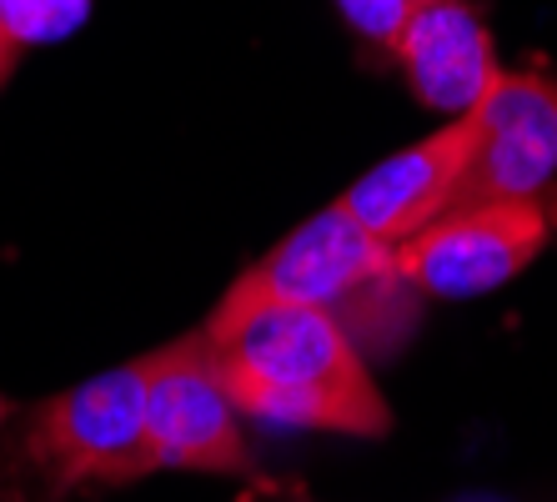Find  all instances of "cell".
Returning <instances> with one entry per match:
<instances>
[{
	"label": "cell",
	"mask_w": 557,
	"mask_h": 502,
	"mask_svg": "<svg viewBox=\"0 0 557 502\" xmlns=\"http://www.w3.org/2000/svg\"><path fill=\"white\" fill-rule=\"evenodd\" d=\"M201 332L242 417L347 438H382L392 427L367 362L332 311L221 296Z\"/></svg>",
	"instance_id": "obj_1"
},
{
	"label": "cell",
	"mask_w": 557,
	"mask_h": 502,
	"mask_svg": "<svg viewBox=\"0 0 557 502\" xmlns=\"http://www.w3.org/2000/svg\"><path fill=\"white\" fill-rule=\"evenodd\" d=\"M397 282L392 246H382L342 201L307 217L292 236L251 261L232 282L226 296H261V302H301L337 317L347 302L367 296L372 286Z\"/></svg>",
	"instance_id": "obj_5"
},
{
	"label": "cell",
	"mask_w": 557,
	"mask_h": 502,
	"mask_svg": "<svg viewBox=\"0 0 557 502\" xmlns=\"http://www.w3.org/2000/svg\"><path fill=\"white\" fill-rule=\"evenodd\" d=\"M151 352L55 397H0V502H65L156 473L146 448Z\"/></svg>",
	"instance_id": "obj_2"
},
{
	"label": "cell",
	"mask_w": 557,
	"mask_h": 502,
	"mask_svg": "<svg viewBox=\"0 0 557 502\" xmlns=\"http://www.w3.org/2000/svg\"><path fill=\"white\" fill-rule=\"evenodd\" d=\"M557 232V186L537 196H507L442 211L432 226L392 246V271L403 286L432 296H482L507 286L543 257Z\"/></svg>",
	"instance_id": "obj_3"
},
{
	"label": "cell",
	"mask_w": 557,
	"mask_h": 502,
	"mask_svg": "<svg viewBox=\"0 0 557 502\" xmlns=\"http://www.w3.org/2000/svg\"><path fill=\"white\" fill-rule=\"evenodd\" d=\"M15 51H21V46H15L11 36H5V21H0V86H5V76H11V65H15Z\"/></svg>",
	"instance_id": "obj_11"
},
{
	"label": "cell",
	"mask_w": 557,
	"mask_h": 502,
	"mask_svg": "<svg viewBox=\"0 0 557 502\" xmlns=\"http://www.w3.org/2000/svg\"><path fill=\"white\" fill-rule=\"evenodd\" d=\"M547 186H557V81L503 71L472 106V156L453 207L537 196Z\"/></svg>",
	"instance_id": "obj_6"
},
{
	"label": "cell",
	"mask_w": 557,
	"mask_h": 502,
	"mask_svg": "<svg viewBox=\"0 0 557 502\" xmlns=\"http://www.w3.org/2000/svg\"><path fill=\"white\" fill-rule=\"evenodd\" d=\"M392 56L403 61L417 101L428 111H442L447 121L467 117L493 90V81L503 76L493 51V30L467 0H428L407 21Z\"/></svg>",
	"instance_id": "obj_8"
},
{
	"label": "cell",
	"mask_w": 557,
	"mask_h": 502,
	"mask_svg": "<svg viewBox=\"0 0 557 502\" xmlns=\"http://www.w3.org/2000/svg\"><path fill=\"white\" fill-rule=\"evenodd\" d=\"M467 156H472V111L442 121L432 136L403 146L387 161H376L367 176L351 181L337 201L382 246H403L407 236L432 226L442 211H453Z\"/></svg>",
	"instance_id": "obj_7"
},
{
	"label": "cell",
	"mask_w": 557,
	"mask_h": 502,
	"mask_svg": "<svg viewBox=\"0 0 557 502\" xmlns=\"http://www.w3.org/2000/svg\"><path fill=\"white\" fill-rule=\"evenodd\" d=\"M91 0H0V21L15 46H51L86 26Z\"/></svg>",
	"instance_id": "obj_9"
},
{
	"label": "cell",
	"mask_w": 557,
	"mask_h": 502,
	"mask_svg": "<svg viewBox=\"0 0 557 502\" xmlns=\"http://www.w3.org/2000/svg\"><path fill=\"white\" fill-rule=\"evenodd\" d=\"M337 5H342V15H347L351 30H357L362 40L397 51V40H403L407 21H412L428 0H337Z\"/></svg>",
	"instance_id": "obj_10"
},
{
	"label": "cell",
	"mask_w": 557,
	"mask_h": 502,
	"mask_svg": "<svg viewBox=\"0 0 557 502\" xmlns=\"http://www.w3.org/2000/svg\"><path fill=\"white\" fill-rule=\"evenodd\" d=\"M146 448L156 473H247L251 452L242 413L216 372L207 332L176 336L151 352L146 377Z\"/></svg>",
	"instance_id": "obj_4"
}]
</instances>
